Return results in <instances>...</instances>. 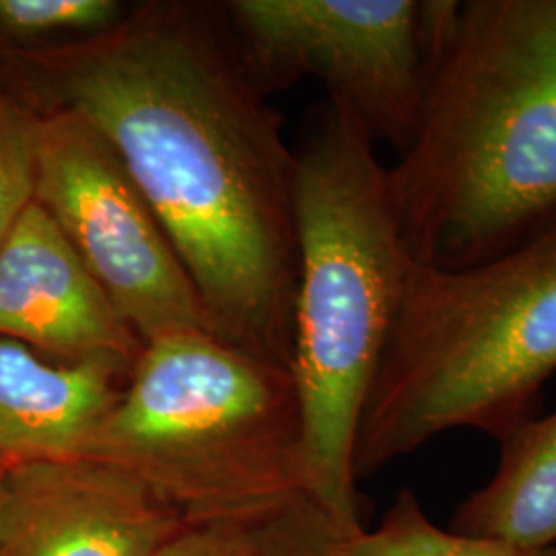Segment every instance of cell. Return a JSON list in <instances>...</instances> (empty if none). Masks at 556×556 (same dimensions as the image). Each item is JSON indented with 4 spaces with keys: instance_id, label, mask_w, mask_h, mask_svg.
Listing matches in <instances>:
<instances>
[{
    "instance_id": "11",
    "label": "cell",
    "mask_w": 556,
    "mask_h": 556,
    "mask_svg": "<svg viewBox=\"0 0 556 556\" xmlns=\"http://www.w3.org/2000/svg\"><path fill=\"white\" fill-rule=\"evenodd\" d=\"M495 475L464 498L447 528L521 548L556 546V408L498 439Z\"/></svg>"
},
{
    "instance_id": "6",
    "label": "cell",
    "mask_w": 556,
    "mask_h": 556,
    "mask_svg": "<svg viewBox=\"0 0 556 556\" xmlns=\"http://www.w3.org/2000/svg\"><path fill=\"white\" fill-rule=\"evenodd\" d=\"M36 202L142 342L178 330L215 334L160 217L110 140L77 112L38 118Z\"/></svg>"
},
{
    "instance_id": "16",
    "label": "cell",
    "mask_w": 556,
    "mask_h": 556,
    "mask_svg": "<svg viewBox=\"0 0 556 556\" xmlns=\"http://www.w3.org/2000/svg\"><path fill=\"white\" fill-rule=\"evenodd\" d=\"M2 475H4V466H0V478H2Z\"/></svg>"
},
{
    "instance_id": "2",
    "label": "cell",
    "mask_w": 556,
    "mask_h": 556,
    "mask_svg": "<svg viewBox=\"0 0 556 556\" xmlns=\"http://www.w3.org/2000/svg\"><path fill=\"white\" fill-rule=\"evenodd\" d=\"M425 7V98L388 188L410 258L464 268L556 219V0Z\"/></svg>"
},
{
    "instance_id": "8",
    "label": "cell",
    "mask_w": 556,
    "mask_h": 556,
    "mask_svg": "<svg viewBox=\"0 0 556 556\" xmlns=\"http://www.w3.org/2000/svg\"><path fill=\"white\" fill-rule=\"evenodd\" d=\"M184 519L91 457L4 468L0 556H160Z\"/></svg>"
},
{
    "instance_id": "12",
    "label": "cell",
    "mask_w": 556,
    "mask_h": 556,
    "mask_svg": "<svg viewBox=\"0 0 556 556\" xmlns=\"http://www.w3.org/2000/svg\"><path fill=\"white\" fill-rule=\"evenodd\" d=\"M344 536L305 491L229 516L184 521L160 556H338Z\"/></svg>"
},
{
    "instance_id": "15",
    "label": "cell",
    "mask_w": 556,
    "mask_h": 556,
    "mask_svg": "<svg viewBox=\"0 0 556 556\" xmlns=\"http://www.w3.org/2000/svg\"><path fill=\"white\" fill-rule=\"evenodd\" d=\"M38 118L0 77V248L36 200Z\"/></svg>"
},
{
    "instance_id": "3",
    "label": "cell",
    "mask_w": 556,
    "mask_h": 556,
    "mask_svg": "<svg viewBox=\"0 0 556 556\" xmlns=\"http://www.w3.org/2000/svg\"><path fill=\"white\" fill-rule=\"evenodd\" d=\"M299 275L291 371L305 493L344 536L363 528L353 468L358 420L410 266L388 167L363 122L337 103L314 114L295 151Z\"/></svg>"
},
{
    "instance_id": "9",
    "label": "cell",
    "mask_w": 556,
    "mask_h": 556,
    "mask_svg": "<svg viewBox=\"0 0 556 556\" xmlns=\"http://www.w3.org/2000/svg\"><path fill=\"white\" fill-rule=\"evenodd\" d=\"M0 338L62 363L105 361L128 374L144 344L36 200L0 248Z\"/></svg>"
},
{
    "instance_id": "1",
    "label": "cell",
    "mask_w": 556,
    "mask_h": 556,
    "mask_svg": "<svg viewBox=\"0 0 556 556\" xmlns=\"http://www.w3.org/2000/svg\"><path fill=\"white\" fill-rule=\"evenodd\" d=\"M4 60L2 79L38 114L77 112L110 140L215 334L291 367L295 151L225 2L147 0L101 34Z\"/></svg>"
},
{
    "instance_id": "14",
    "label": "cell",
    "mask_w": 556,
    "mask_h": 556,
    "mask_svg": "<svg viewBox=\"0 0 556 556\" xmlns=\"http://www.w3.org/2000/svg\"><path fill=\"white\" fill-rule=\"evenodd\" d=\"M126 11L118 0H0V48L7 56L89 38Z\"/></svg>"
},
{
    "instance_id": "10",
    "label": "cell",
    "mask_w": 556,
    "mask_h": 556,
    "mask_svg": "<svg viewBox=\"0 0 556 556\" xmlns=\"http://www.w3.org/2000/svg\"><path fill=\"white\" fill-rule=\"evenodd\" d=\"M128 376L105 361L50 363L0 338V466L85 457Z\"/></svg>"
},
{
    "instance_id": "5",
    "label": "cell",
    "mask_w": 556,
    "mask_h": 556,
    "mask_svg": "<svg viewBox=\"0 0 556 556\" xmlns=\"http://www.w3.org/2000/svg\"><path fill=\"white\" fill-rule=\"evenodd\" d=\"M85 457L137 478L184 521L305 491L293 371L208 330L151 338Z\"/></svg>"
},
{
    "instance_id": "4",
    "label": "cell",
    "mask_w": 556,
    "mask_h": 556,
    "mask_svg": "<svg viewBox=\"0 0 556 556\" xmlns=\"http://www.w3.org/2000/svg\"><path fill=\"white\" fill-rule=\"evenodd\" d=\"M556 376V219L464 268L413 264L358 420L357 482L452 431L505 438Z\"/></svg>"
},
{
    "instance_id": "13",
    "label": "cell",
    "mask_w": 556,
    "mask_h": 556,
    "mask_svg": "<svg viewBox=\"0 0 556 556\" xmlns=\"http://www.w3.org/2000/svg\"><path fill=\"white\" fill-rule=\"evenodd\" d=\"M338 556H556L553 548H521L464 536L439 526L410 489H402L376 528L340 538Z\"/></svg>"
},
{
    "instance_id": "7",
    "label": "cell",
    "mask_w": 556,
    "mask_h": 556,
    "mask_svg": "<svg viewBox=\"0 0 556 556\" xmlns=\"http://www.w3.org/2000/svg\"><path fill=\"white\" fill-rule=\"evenodd\" d=\"M225 11L268 96L314 77L376 142L408 147L425 98V0H231Z\"/></svg>"
}]
</instances>
